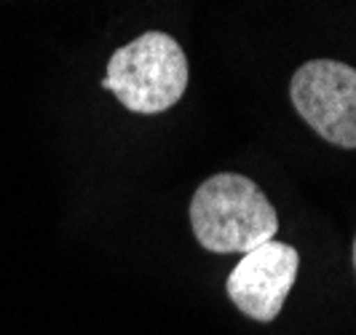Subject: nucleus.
<instances>
[{
    "mask_svg": "<svg viewBox=\"0 0 356 335\" xmlns=\"http://www.w3.org/2000/svg\"><path fill=\"white\" fill-rule=\"evenodd\" d=\"M102 88L140 116H156L175 107L188 88V56L177 40L150 30L121 46L107 59Z\"/></svg>",
    "mask_w": 356,
    "mask_h": 335,
    "instance_id": "obj_2",
    "label": "nucleus"
},
{
    "mask_svg": "<svg viewBox=\"0 0 356 335\" xmlns=\"http://www.w3.org/2000/svg\"><path fill=\"white\" fill-rule=\"evenodd\" d=\"M289 100L321 140L356 150V68L338 59H311L292 75Z\"/></svg>",
    "mask_w": 356,
    "mask_h": 335,
    "instance_id": "obj_3",
    "label": "nucleus"
},
{
    "mask_svg": "<svg viewBox=\"0 0 356 335\" xmlns=\"http://www.w3.org/2000/svg\"><path fill=\"white\" fill-rule=\"evenodd\" d=\"M300 255L292 244L270 239L241 255L225 282L233 306L254 322H273L282 314L286 295L298 279Z\"/></svg>",
    "mask_w": 356,
    "mask_h": 335,
    "instance_id": "obj_4",
    "label": "nucleus"
},
{
    "mask_svg": "<svg viewBox=\"0 0 356 335\" xmlns=\"http://www.w3.org/2000/svg\"><path fill=\"white\" fill-rule=\"evenodd\" d=\"M354 268H356V239H354Z\"/></svg>",
    "mask_w": 356,
    "mask_h": 335,
    "instance_id": "obj_5",
    "label": "nucleus"
},
{
    "mask_svg": "<svg viewBox=\"0 0 356 335\" xmlns=\"http://www.w3.org/2000/svg\"><path fill=\"white\" fill-rule=\"evenodd\" d=\"M191 226L207 252L247 255L276 236L279 215L250 177L220 172L196 188L191 198Z\"/></svg>",
    "mask_w": 356,
    "mask_h": 335,
    "instance_id": "obj_1",
    "label": "nucleus"
}]
</instances>
